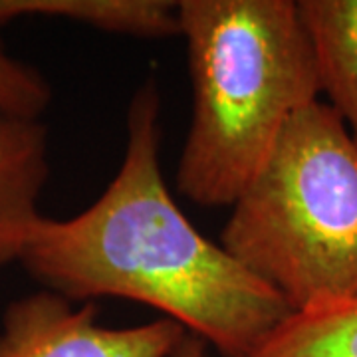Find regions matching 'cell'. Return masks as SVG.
<instances>
[{
    "instance_id": "obj_1",
    "label": "cell",
    "mask_w": 357,
    "mask_h": 357,
    "mask_svg": "<svg viewBox=\"0 0 357 357\" xmlns=\"http://www.w3.org/2000/svg\"><path fill=\"white\" fill-rule=\"evenodd\" d=\"M159 151L161 100L147 82L129 103L126 157L114 181L74 218H40L20 262L46 290L72 302H143L222 357L252 356L292 310L187 220L167 189Z\"/></svg>"
},
{
    "instance_id": "obj_2",
    "label": "cell",
    "mask_w": 357,
    "mask_h": 357,
    "mask_svg": "<svg viewBox=\"0 0 357 357\" xmlns=\"http://www.w3.org/2000/svg\"><path fill=\"white\" fill-rule=\"evenodd\" d=\"M192 119L177 189L232 206L296 112L318 102V66L292 0H183Z\"/></svg>"
},
{
    "instance_id": "obj_3",
    "label": "cell",
    "mask_w": 357,
    "mask_h": 357,
    "mask_svg": "<svg viewBox=\"0 0 357 357\" xmlns=\"http://www.w3.org/2000/svg\"><path fill=\"white\" fill-rule=\"evenodd\" d=\"M220 246L292 312L357 296V141L330 103L290 117Z\"/></svg>"
},
{
    "instance_id": "obj_4",
    "label": "cell",
    "mask_w": 357,
    "mask_h": 357,
    "mask_svg": "<svg viewBox=\"0 0 357 357\" xmlns=\"http://www.w3.org/2000/svg\"><path fill=\"white\" fill-rule=\"evenodd\" d=\"M187 330L171 318L133 328H105L93 304L76 307L50 290L8 306L0 357H173Z\"/></svg>"
},
{
    "instance_id": "obj_5",
    "label": "cell",
    "mask_w": 357,
    "mask_h": 357,
    "mask_svg": "<svg viewBox=\"0 0 357 357\" xmlns=\"http://www.w3.org/2000/svg\"><path fill=\"white\" fill-rule=\"evenodd\" d=\"M48 178V135L38 119L0 109V266L20 262L42 215L40 192Z\"/></svg>"
},
{
    "instance_id": "obj_6",
    "label": "cell",
    "mask_w": 357,
    "mask_h": 357,
    "mask_svg": "<svg viewBox=\"0 0 357 357\" xmlns=\"http://www.w3.org/2000/svg\"><path fill=\"white\" fill-rule=\"evenodd\" d=\"M321 93L357 141V0H300Z\"/></svg>"
},
{
    "instance_id": "obj_7",
    "label": "cell",
    "mask_w": 357,
    "mask_h": 357,
    "mask_svg": "<svg viewBox=\"0 0 357 357\" xmlns=\"http://www.w3.org/2000/svg\"><path fill=\"white\" fill-rule=\"evenodd\" d=\"M24 16L82 22L141 38L178 36V2L171 0H0V26Z\"/></svg>"
},
{
    "instance_id": "obj_8",
    "label": "cell",
    "mask_w": 357,
    "mask_h": 357,
    "mask_svg": "<svg viewBox=\"0 0 357 357\" xmlns=\"http://www.w3.org/2000/svg\"><path fill=\"white\" fill-rule=\"evenodd\" d=\"M248 357H357V296L292 312Z\"/></svg>"
},
{
    "instance_id": "obj_9",
    "label": "cell",
    "mask_w": 357,
    "mask_h": 357,
    "mask_svg": "<svg viewBox=\"0 0 357 357\" xmlns=\"http://www.w3.org/2000/svg\"><path fill=\"white\" fill-rule=\"evenodd\" d=\"M52 91L38 70L0 50V109L6 114L40 119L50 105Z\"/></svg>"
},
{
    "instance_id": "obj_10",
    "label": "cell",
    "mask_w": 357,
    "mask_h": 357,
    "mask_svg": "<svg viewBox=\"0 0 357 357\" xmlns=\"http://www.w3.org/2000/svg\"><path fill=\"white\" fill-rule=\"evenodd\" d=\"M173 357H206V342L195 333H189L185 335Z\"/></svg>"
}]
</instances>
